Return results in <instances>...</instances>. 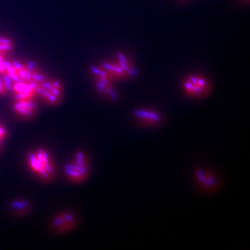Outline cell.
<instances>
[{
	"label": "cell",
	"instance_id": "5b68a950",
	"mask_svg": "<svg viewBox=\"0 0 250 250\" xmlns=\"http://www.w3.org/2000/svg\"><path fill=\"white\" fill-rule=\"evenodd\" d=\"M134 118L140 125L155 127L163 122V117L157 111L150 109H137L134 111Z\"/></svg>",
	"mask_w": 250,
	"mask_h": 250
},
{
	"label": "cell",
	"instance_id": "5bb4252c",
	"mask_svg": "<svg viewBox=\"0 0 250 250\" xmlns=\"http://www.w3.org/2000/svg\"><path fill=\"white\" fill-rule=\"evenodd\" d=\"M12 65H13V67L14 68L17 70H21V69H22V65L21 64H20L19 63H16V62H15V63H13Z\"/></svg>",
	"mask_w": 250,
	"mask_h": 250
},
{
	"label": "cell",
	"instance_id": "2e32d148",
	"mask_svg": "<svg viewBox=\"0 0 250 250\" xmlns=\"http://www.w3.org/2000/svg\"><path fill=\"white\" fill-rule=\"evenodd\" d=\"M241 1H247V2H248V1H249V0H241Z\"/></svg>",
	"mask_w": 250,
	"mask_h": 250
},
{
	"label": "cell",
	"instance_id": "9a60e30c",
	"mask_svg": "<svg viewBox=\"0 0 250 250\" xmlns=\"http://www.w3.org/2000/svg\"><path fill=\"white\" fill-rule=\"evenodd\" d=\"M0 43H2V44H6V45H11V41H9L8 39H6V38H0Z\"/></svg>",
	"mask_w": 250,
	"mask_h": 250
},
{
	"label": "cell",
	"instance_id": "9c48e42d",
	"mask_svg": "<svg viewBox=\"0 0 250 250\" xmlns=\"http://www.w3.org/2000/svg\"><path fill=\"white\" fill-rule=\"evenodd\" d=\"M36 105L31 100H17L14 104V109L20 116L31 117L35 111Z\"/></svg>",
	"mask_w": 250,
	"mask_h": 250
},
{
	"label": "cell",
	"instance_id": "ba28073f",
	"mask_svg": "<svg viewBox=\"0 0 250 250\" xmlns=\"http://www.w3.org/2000/svg\"><path fill=\"white\" fill-rule=\"evenodd\" d=\"M75 215L70 212H63L55 216L52 220V227L58 232H64L74 227Z\"/></svg>",
	"mask_w": 250,
	"mask_h": 250
},
{
	"label": "cell",
	"instance_id": "7c38bea8",
	"mask_svg": "<svg viewBox=\"0 0 250 250\" xmlns=\"http://www.w3.org/2000/svg\"><path fill=\"white\" fill-rule=\"evenodd\" d=\"M32 78L34 80H35V81H43L45 80V77H44L43 76H42L41 74L35 72L32 73Z\"/></svg>",
	"mask_w": 250,
	"mask_h": 250
},
{
	"label": "cell",
	"instance_id": "8fae6325",
	"mask_svg": "<svg viewBox=\"0 0 250 250\" xmlns=\"http://www.w3.org/2000/svg\"><path fill=\"white\" fill-rule=\"evenodd\" d=\"M7 135L6 129H5L4 127L0 124V145H1L2 142L5 140Z\"/></svg>",
	"mask_w": 250,
	"mask_h": 250
},
{
	"label": "cell",
	"instance_id": "30bf717a",
	"mask_svg": "<svg viewBox=\"0 0 250 250\" xmlns=\"http://www.w3.org/2000/svg\"><path fill=\"white\" fill-rule=\"evenodd\" d=\"M4 84L6 89H7V90H11L12 87V79H11L10 76H9L8 74H6V75L4 76Z\"/></svg>",
	"mask_w": 250,
	"mask_h": 250
},
{
	"label": "cell",
	"instance_id": "6da1fadb",
	"mask_svg": "<svg viewBox=\"0 0 250 250\" xmlns=\"http://www.w3.org/2000/svg\"><path fill=\"white\" fill-rule=\"evenodd\" d=\"M29 168L39 178L50 179L55 173L54 162L49 151L39 148L30 151L27 156Z\"/></svg>",
	"mask_w": 250,
	"mask_h": 250
},
{
	"label": "cell",
	"instance_id": "e0dca14e",
	"mask_svg": "<svg viewBox=\"0 0 250 250\" xmlns=\"http://www.w3.org/2000/svg\"><path fill=\"white\" fill-rule=\"evenodd\" d=\"M179 1H186V0H179Z\"/></svg>",
	"mask_w": 250,
	"mask_h": 250
},
{
	"label": "cell",
	"instance_id": "52a82bcc",
	"mask_svg": "<svg viewBox=\"0 0 250 250\" xmlns=\"http://www.w3.org/2000/svg\"><path fill=\"white\" fill-rule=\"evenodd\" d=\"M195 179L202 188L208 191L215 190L218 188L219 181L215 174L202 168L195 169Z\"/></svg>",
	"mask_w": 250,
	"mask_h": 250
},
{
	"label": "cell",
	"instance_id": "3957f363",
	"mask_svg": "<svg viewBox=\"0 0 250 250\" xmlns=\"http://www.w3.org/2000/svg\"><path fill=\"white\" fill-rule=\"evenodd\" d=\"M184 94L192 98H201L209 94L211 84L207 78L199 74L186 76L182 83Z\"/></svg>",
	"mask_w": 250,
	"mask_h": 250
},
{
	"label": "cell",
	"instance_id": "7a4b0ae2",
	"mask_svg": "<svg viewBox=\"0 0 250 250\" xmlns=\"http://www.w3.org/2000/svg\"><path fill=\"white\" fill-rule=\"evenodd\" d=\"M90 171L89 160L84 151H78L65 165L66 178L73 183H80L88 177Z\"/></svg>",
	"mask_w": 250,
	"mask_h": 250
},
{
	"label": "cell",
	"instance_id": "4fadbf2b",
	"mask_svg": "<svg viewBox=\"0 0 250 250\" xmlns=\"http://www.w3.org/2000/svg\"><path fill=\"white\" fill-rule=\"evenodd\" d=\"M11 49V45L0 43V52H6V51H9Z\"/></svg>",
	"mask_w": 250,
	"mask_h": 250
},
{
	"label": "cell",
	"instance_id": "277c9868",
	"mask_svg": "<svg viewBox=\"0 0 250 250\" xmlns=\"http://www.w3.org/2000/svg\"><path fill=\"white\" fill-rule=\"evenodd\" d=\"M103 66L111 76H116L118 79H129L137 74L130 60L123 53H118L116 63H104Z\"/></svg>",
	"mask_w": 250,
	"mask_h": 250
},
{
	"label": "cell",
	"instance_id": "8992f818",
	"mask_svg": "<svg viewBox=\"0 0 250 250\" xmlns=\"http://www.w3.org/2000/svg\"><path fill=\"white\" fill-rule=\"evenodd\" d=\"M92 72L99 76L97 81V88L104 94L106 95L113 99H118V94L113 90L111 84V74L107 71H103L96 67H92Z\"/></svg>",
	"mask_w": 250,
	"mask_h": 250
}]
</instances>
